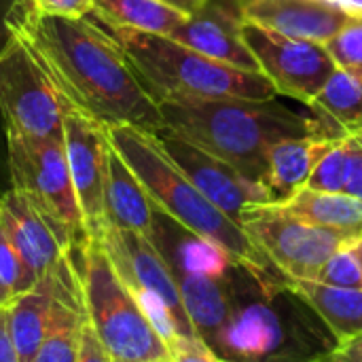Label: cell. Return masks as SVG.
<instances>
[{
  "mask_svg": "<svg viewBox=\"0 0 362 362\" xmlns=\"http://www.w3.org/2000/svg\"><path fill=\"white\" fill-rule=\"evenodd\" d=\"M318 362H362V335L346 344H337Z\"/></svg>",
  "mask_w": 362,
  "mask_h": 362,
  "instance_id": "836d02e7",
  "label": "cell"
},
{
  "mask_svg": "<svg viewBox=\"0 0 362 362\" xmlns=\"http://www.w3.org/2000/svg\"><path fill=\"white\" fill-rule=\"evenodd\" d=\"M81 278L87 322L112 362L170 361L168 344L155 331L129 286L117 274L95 235L68 248Z\"/></svg>",
  "mask_w": 362,
  "mask_h": 362,
  "instance_id": "5b68a950",
  "label": "cell"
},
{
  "mask_svg": "<svg viewBox=\"0 0 362 362\" xmlns=\"http://www.w3.org/2000/svg\"><path fill=\"white\" fill-rule=\"evenodd\" d=\"M17 2L19 0H0V53L4 51V47L8 45V40L13 36V32L8 28V15L13 13Z\"/></svg>",
  "mask_w": 362,
  "mask_h": 362,
  "instance_id": "d590c367",
  "label": "cell"
},
{
  "mask_svg": "<svg viewBox=\"0 0 362 362\" xmlns=\"http://www.w3.org/2000/svg\"><path fill=\"white\" fill-rule=\"evenodd\" d=\"M310 104L348 136L362 134V76L337 68Z\"/></svg>",
  "mask_w": 362,
  "mask_h": 362,
  "instance_id": "d4e9b609",
  "label": "cell"
},
{
  "mask_svg": "<svg viewBox=\"0 0 362 362\" xmlns=\"http://www.w3.org/2000/svg\"><path fill=\"white\" fill-rule=\"evenodd\" d=\"M288 291L327 325L335 344L362 335V288H339L316 280H293Z\"/></svg>",
  "mask_w": 362,
  "mask_h": 362,
  "instance_id": "44dd1931",
  "label": "cell"
},
{
  "mask_svg": "<svg viewBox=\"0 0 362 362\" xmlns=\"http://www.w3.org/2000/svg\"><path fill=\"white\" fill-rule=\"evenodd\" d=\"M0 115L8 132L64 138V100L15 34L0 53Z\"/></svg>",
  "mask_w": 362,
  "mask_h": 362,
  "instance_id": "ba28073f",
  "label": "cell"
},
{
  "mask_svg": "<svg viewBox=\"0 0 362 362\" xmlns=\"http://www.w3.org/2000/svg\"><path fill=\"white\" fill-rule=\"evenodd\" d=\"M91 235L100 240L117 274L129 286L132 293L157 297L174 316L180 337H197L187 316L176 276L163 255L151 242V238L138 231H125L106 225L98 227Z\"/></svg>",
  "mask_w": 362,
  "mask_h": 362,
  "instance_id": "8fae6325",
  "label": "cell"
},
{
  "mask_svg": "<svg viewBox=\"0 0 362 362\" xmlns=\"http://www.w3.org/2000/svg\"><path fill=\"white\" fill-rule=\"evenodd\" d=\"M11 32L53 81L62 100L104 125L163 129L159 106L140 85L123 47L93 15L55 17L19 0Z\"/></svg>",
  "mask_w": 362,
  "mask_h": 362,
  "instance_id": "6da1fadb",
  "label": "cell"
},
{
  "mask_svg": "<svg viewBox=\"0 0 362 362\" xmlns=\"http://www.w3.org/2000/svg\"><path fill=\"white\" fill-rule=\"evenodd\" d=\"M265 206L278 214L362 240V202L348 193H325L305 187L282 204Z\"/></svg>",
  "mask_w": 362,
  "mask_h": 362,
  "instance_id": "603a6c76",
  "label": "cell"
},
{
  "mask_svg": "<svg viewBox=\"0 0 362 362\" xmlns=\"http://www.w3.org/2000/svg\"><path fill=\"white\" fill-rule=\"evenodd\" d=\"M0 362H21L8 331V312L0 305Z\"/></svg>",
  "mask_w": 362,
  "mask_h": 362,
  "instance_id": "e575fe53",
  "label": "cell"
},
{
  "mask_svg": "<svg viewBox=\"0 0 362 362\" xmlns=\"http://www.w3.org/2000/svg\"><path fill=\"white\" fill-rule=\"evenodd\" d=\"M2 231L38 278L49 274L68 250L34 204L15 189L2 195Z\"/></svg>",
  "mask_w": 362,
  "mask_h": 362,
  "instance_id": "e0dca14e",
  "label": "cell"
},
{
  "mask_svg": "<svg viewBox=\"0 0 362 362\" xmlns=\"http://www.w3.org/2000/svg\"><path fill=\"white\" fill-rule=\"evenodd\" d=\"M64 148L87 233H93L104 214V180L112 151L108 125L64 102Z\"/></svg>",
  "mask_w": 362,
  "mask_h": 362,
  "instance_id": "4fadbf2b",
  "label": "cell"
},
{
  "mask_svg": "<svg viewBox=\"0 0 362 362\" xmlns=\"http://www.w3.org/2000/svg\"><path fill=\"white\" fill-rule=\"evenodd\" d=\"M242 0H206L170 38L210 59L246 72H261V64L242 38Z\"/></svg>",
  "mask_w": 362,
  "mask_h": 362,
  "instance_id": "5bb4252c",
  "label": "cell"
},
{
  "mask_svg": "<svg viewBox=\"0 0 362 362\" xmlns=\"http://www.w3.org/2000/svg\"><path fill=\"white\" fill-rule=\"evenodd\" d=\"M0 227H2V197H0Z\"/></svg>",
  "mask_w": 362,
  "mask_h": 362,
  "instance_id": "f35d334b",
  "label": "cell"
},
{
  "mask_svg": "<svg viewBox=\"0 0 362 362\" xmlns=\"http://www.w3.org/2000/svg\"><path fill=\"white\" fill-rule=\"evenodd\" d=\"M231 274L227 278L174 274L178 288H180V295H182L187 316H189L197 337H202L208 346L214 341L216 333L221 331V327L227 322V318L231 314V305H233V278H231Z\"/></svg>",
  "mask_w": 362,
  "mask_h": 362,
  "instance_id": "7402d4cb",
  "label": "cell"
},
{
  "mask_svg": "<svg viewBox=\"0 0 362 362\" xmlns=\"http://www.w3.org/2000/svg\"><path fill=\"white\" fill-rule=\"evenodd\" d=\"M108 138L112 148L132 168L151 202L159 210H163L193 233L225 248L263 284H288V280L272 265V261L250 240L242 225L233 223L182 174V170L168 157L153 132L134 125H110Z\"/></svg>",
  "mask_w": 362,
  "mask_h": 362,
  "instance_id": "3957f363",
  "label": "cell"
},
{
  "mask_svg": "<svg viewBox=\"0 0 362 362\" xmlns=\"http://www.w3.org/2000/svg\"><path fill=\"white\" fill-rule=\"evenodd\" d=\"M106 25V23H104ZM123 47L140 85L159 106L199 100H269L276 85L263 72H246L210 59L170 36L106 25Z\"/></svg>",
  "mask_w": 362,
  "mask_h": 362,
  "instance_id": "277c9868",
  "label": "cell"
},
{
  "mask_svg": "<svg viewBox=\"0 0 362 362\" xmlns=\"http://www.w3.org/2000/svg\"><path fill=\"white\" fill-rule=\"evenodd\" d=\"M155 136L168 157L182 170V174L233 223L242 225L244 212L252 206L272 204L263 185L248 180L221 157L180 138L168 127L159 129Z\"/></svg>",
  "mask_w": 362,
  "mask_h": 362,
  "instance_id": "7c38bea8",
  "label": "cell"
},
{
  "mask_svg": "<svg viewBox=\"0 0 362 362\" xmlns=\"http://www.w3.org/2000/svg\"><path fill=\"white\" fill-rule=\"evenodd\" d=\"M151 242L168 261L174 274L227 278L240 263L218 244L193 233L153 204Z\"/></svg>",
  "mask_w": 362,
  "mask_h": 362,
  "instance_id": "2e32d148",
  "label": "cell"
},
{
  "mask_svg": "<svg viewBox=\"0 0 362 362\" xmlns=\"http://www.w3.org/2000/svg\"><path fill=\"white\" fill-rule=\"evenodd\" d=\"M91 15L106 25L172 36L189 13L165 0H93Z\"/></svg>",
  "mask_w": 362,
  "mask_h": 362,
  "instance_id": "cb8c5ba5",
  "label": "cell"
},
{
  "mask_svg": "<svg viewBox=\"0 0 362 362\" xmlns=\"http://www.w3.org/2000/svg\"><path fill=\"white\" fill-rule=\"evenodd\" d=\"M327 2H331V4H337V6H339V4H341L344 0H327Z\"/></svg>",
  "mask_w": 362,
  "mask_h": 362,
  "instance_id": "74e56055",
  "label": "cell"
},
{
  "mask_svg": "<svg viewBox=\"0 0 362 362\" xmlns=\"http://www.w3.org/2000/svg\"><path fill=\"white\" fill-rule=\"evenodd\" d=\"M346 163H348V138H344L329 155L320 159V163L314 168L308 180V189L325 191V193H344Z\"/></svg>",
  "mask_w": 362,
  "mask_h": 362,
  "instance_id": "f1b7e54d",
  "label": "cell"
},
{
  "mask_svg": "<svg viewBox=\"0 0 362 362\" xmlns=\"http://www.w3.org/2000/svg\"><path fill=\"white\" fill-rule=\"evenodd\" d=\"M242 229L288 282L316 280L337 250L361 242L354 235L278 214L267 206L246 210Z\"/></svg>",
  "mask_w": 362,
  "mask_h": 362,
  "instance_id": "9c48e42d",
  "label": "cell"
},
{
  "mask_svg": "<svg viewBox=\"0 0 362 362\" xmlns=\"http://www.w3.org/2000/svg\"><path fill=\"white\" fill-rule=\"evenodd\" d=\"M168 350L170 362H221L202 337H176Z\"/></svg>",
  "mask_w": 362,
  "mask_h": 362,
  "instance_id": "f546056e",
  "label": "cell"
},
{
  "mask_svg": "<svg viewBox=\"0 0 362 362\" xmlns=\"http://www.w3.org/2000/svg\"><path fill=\"white\" fill-rule=\"evenodd\" d=\"M38 280L40 278L25 265V261L0 227V305H11Z\"/></svg>",
  "mask_w": 362,
  "mask_h": 362,
  "instance_id": "484cf974",
  "label": "cell"
},
{
  "mask_svg": "<svg viewBox=\"0 0 362 362\" xmlns=\"http://www.w3.org/2000/svg\"><path fill=\"white\" fill-rule=\"evenodd\" d=\"M329 55L333 57L335 66L362 76V19L356 17L352 23H348L337 36H333L327 45Z\"/></svg>",
  "mask_w": 362,
  "mask_h": 362,
  "instance_id": "83f0119b",
  "label": "cell"
},
{
  "mask_svg": "<svg viewBox=\"0 0 362 362\" xmlns=\"http://www.w3.org/2000/svg\"><path fill=\"white\" fill-rule=\"evenodd\" d=\"M339 8H344V11H348L350 15L361 17L362 19V0H344V2L339 4Z\"/></svg>",
  "mask_w": 362,
  "mask_h": 362,
  "instance_id": "8d00e7d4",
  "label": "cell"
},
{
  "mask_svg": "<svg viewBox=\"0 0 362 362\" xmlns=\"http://www.w3.org/2000/svg\"><path fill=\"white\" fill-rule=\"evenodd\" d=\"M316 282L339 288H362V240L337 250L322 265Z\"/></svg>",
  "mask_w": 362,
  "mask_h": 362,
  "instance_id": "4316f807",
  "label": "cell"
},
{
  "mask_svg": "<svg viewBox=\"0 0 362 362\" xmlns=\"http://www.w3.org/2000/svg\"><path fill=\"white\" fill-rule=\"evenodd\" d=\"M102 225L125 231H138L146 238H151L153 231V202L138 176L115 148L110 151L104 180Z\"/></svg>",
  "mask_w": 362,
  "mask_h": 362,
  "instance_id": "d6986e66",
  "label": "cell"
},
{
  "mask_svg": "<svg viewBox=\"0 0 362 362\" xmlns=\"http://www.w3.org/2000/svg\"><path fill=\"white\" fill-rule=\"evenodd\" d=\"M221 362H225V361H221Z\"/></svg>",
  "mask_w": 362,
  "mask_h": 362,
  "instance_id": "60d3db41",
  "label": "cell"
},
{
  "mask_svg": "<svg viewBox=\"0 0 362 362\" xmlns=\"http://www.w3.org/2000/svg\"><path fill=\"white\" fill-rule=\"evenodd\" d=\"M242 38L282 95L312 102L337 70L322 42L291 38L250 19L242 21Z\"/></svg>",
  "mask_w": 362,
  "mask_h": 362,
  "instance_id": "30bf717a",
  "label": "cell"
},
{
  "mask_svg": "<svg viewBox=\"0 0 362 362\" xmlns=\"http://www.w3.org/2000/svg\"><path fill=\"white\" fill-rule=\"evenodd\" d=\"M76 362H112L108 352H106V348L102 346L100 337L95 335V331L91 329L89 322H85V327H83Z\"/></svg>",
  "mask_w": 362,
  "mask_h": 362,
  "instance_id": "d6a6232c",
  "label": "cell"
},
{
  "mask_svg": "<svg viewBox=\"0 0 362 362\" xmlns=\"http://www.w3.org/2000/svg\"><path fill=\"white\" fill-rule=\"evenodd\" d=\"M36 11L55 17H87L93 11V0H28Z\"/></svg>",
  "mask_w": 362,
  "mask_h": 362,
  "instance_id": "1f68e13d",
  "label": "cell"
},
{
  "mask_svg": "<svg viewBox=\"0 0 362 362\" xmlns=\"http://www.w3.org/2000/svg\"><path fill=\"white\" fill-rule=\"evenodd\" d=\"M344 193L362 202V134L348 136V163L344 176Z\"/></svg>",
  "mask_w": 362,
  "mask_h": 362,
  "instance_id": "4dcf8cb0",
  "label": "cell"
},
{
  "mask_svg": "<svg viewBox=\"0 0 362 362\" xmlns=\"http://www.w3.org/2000/svg\"><path fill=\"white\" fill-rule=\"evenodd\" d=\"M13 189L23 193L70 248L87 240L85 218L70 176L64 138H32L6 129Z\"/></svg>",
  "mask_w": 362,
  "mask_h": 362,
  "instance_id": "8992f818",
  "label": "cell"
},
{
  "mask_svg": "<svg viewBox=\"0 0 362 362\" xmlns=\"http://www.w3.org/2000/svg\"><path fill=\"white\" fill-rule=\"evenodd\" d=\"M252 278V274H250ZM250 284V282H248ZM238 288L233 280V305L227 322L210 348L225 362H318L325 354L295 348L299 337L291 316L278 310V295L288 286L263 284L257 276L252 286Z\"/></svg>",
  "mask_w": 362,
  "mask_h": 362,
  "instance_id": "52a82bcc",
  "label": "cell"
},
{
  "mask_svg": "<svg viewBox=\"0 0 362 362\" xmlns=\"http://www.w3.org/2000/svg\"><path fill=\"white\" fill-rule=\"evenodd\" d=\"M163 125L199 148L221 157L248 180L263 185L269 148L284 140H344L348 134L310 102L299 110L278 98L199 100L159 104Z\"/></svg>",
  "mask_w": 362,
  "mask_h": 362,
  "instance_id": "7a4b0ae2",
  "label": "cell"
},
{
  "mask_svg": "<svg viewBox=\"0 0 362 362\" xmlns=\"http://www.w3.org/2000/svg\"><path fill=\"white\" fill-rule=\"evenodd\" d=\"M244 19L291 38L327 45L356 17L327 0H242Z\"/></svg>",
  "mask_w": 362,
  "mask_h": 362,
  "instance_id": "9a60e30c",
  "label": "cell"
},
{
  "mask_svg": "<svg viewBox=\"0 0 362 362\" xmlns=\"http://www.w3.org/2000/svg\"><path fill=\"white\" fill-rule=\"evenodd\" d=\"M151 362H170V361H151Z\"/></svg>",
  "mask_w": 362,
  "mask_h": 362,
  "instance_id": "ab89813d",
  "label": "cell"
},
{
  "mask_svg": "<svg viewBox=\"0 0 362 362\" xmlns=\"http://www.w3.org/2000/svg\"><path fill=\"white\" fill-rule=\"evenodd\" d=\"M64 257L28 293H23L11 305H6L8 331H11L13 344L17 348L21 362H34L38 350H40V344L51 327L55 303H57V297L62 291Z\"/></svg>",
  "mask_w": 362,
  "mask_h": 362,
  "instance_id": "ac0fdd59",
  "label": "cell"
},
{
  "mask_svg": "<svg viewBox=\"0 0 362 362\" xmlns=\"http://www.w3.org/2000/svg\"><path fill=\"white\" fill-rule=\"evenodd\" d=\"M341 140H284L269 148V172L265 189L272 204H282L308 187L314 168L329 155Z\"/></svg>",
  "mask_w": 362,
  "mask_h": 362,
  "instance_id": "ffe728a7",
  "label": "cell"
}]
</instances>
